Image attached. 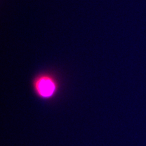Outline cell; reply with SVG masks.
I'll list each match as a JSON object with an SVG mask.
<instances>
[{"label":"cell","instance_id":"6da1fadb","mask_svg":"<svg viewBox=\"0 0 146 146\" xmlns=\"http://www.w3.org/2000/svg\"><path fill=\"white\" fill-rule=\"evenodd\" d=\"M35 87L41 97H51L56 90V85L52 78L49 76L40 77L35 82Z\"/></svg>","mask_w":146,"mask_h":146}]
</instances>
